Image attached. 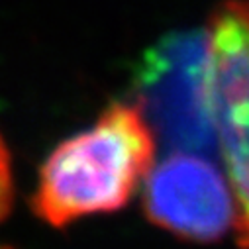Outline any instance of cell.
<instances>
[{
	"label": "cell",
	"instance_id": "1",
	"mask_svg": "<svg viewBox=\"0 0 249 249\" xmlns=\"http://www.w3.org/2000/svg\"><path fill=\"white\" fill-rule=\"evenodd\" d=\"M155 132L134 102H112L92 126L61 142L41 163L34 214L61 230L126 206L153 169Z\"/></svg>",
	"mask_w": 249,
	"mask_h": 249
},
{
	"label": "cell",
	"instance_id": "2",
	"mask_svg": "<svg viewBox=\"0 0 249 249\" xmlns=\"http://www.w3.org/2000/svg\"><path fill=\"white\" fill-rule=\"evenodd\" d=\"M134 100L171 151L218 149L208 28L177 30L153 43L138 63Z\"/></svg>",
	"mask_w": 249,
	"mask_h": 249
},
{
	"label": "cell",
	"instance_id": "3",
	"mask_svg": "<svg viewBox=\"0 0 249 249\" xmlns=\"http://www.w3.org/2000/svg\"><path fill=\"white\" fill-rule=\"evenodd\" d=\"M208 37L212 112L235 200V243L249 249V0H222Z\"/></svg>",
	"mask_w": 249,
	"mask_h": 249
},
{
	"label": "cell",
	"instance_id": "4",
	"mask_svg": "<svg viewBox=\"0 0 249 249\" xmlns=\"http://www.w3.org/2000/svg\"><path fill=\"white\" fill-rule=\"evenodd\" d=\"M147 220L193 243L220 241L235 224L233 193L208 155L171 151L145 178Z\"/></svg>",
	"mask_w": 249,
	"mask_h": 249
},
{
	"label": "cell",
	"instance_id": "5",
	"mask_svg": "<svg viewBox=\"0 0 249 249\" xmlns=\"http://www.w3.org/2000/svg\"><path fill=\"white\" fill-rule=\"evenodd\" d=\"M14 175H12V159H10V151L0 136V226H2L12 208H14ZM0 249H16L12 245H8L6 241L0 239Z\"/></svg>",
	"mask_w": 249,
	"mask_h": 249
}]
</instances>
